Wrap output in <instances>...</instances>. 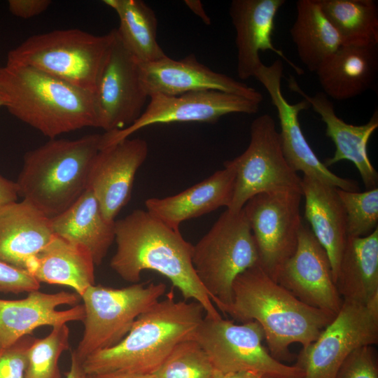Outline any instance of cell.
I'll return each instance as SVG.
<instances>
[{"label":"cell","mask_w":378,"mask_h":378,"mask_svg":"<svg viewBox=\"0 0 378 378\" xmlns=\"http://www.w3.org/2000/svg\"><path fill=\"white\" fill-rule=\"evenodd\" d=\"M116 251L111 268L123 280L136 284L144 270L167 278L185 300L192 299L204 308L205 315L220 314L200 283L192 265L193 245L174 229L150 214L136 209L115 220Z\"/></svg>","instance_id":"obj_1"},{"label":"cell","mask_w":378,"mask_h":378,"mask_svg":"<svg viewBox=\"0 0 378 378\" xmlns=\"http://www.w3.org/2000/svg\"><path fill=\"white\" fill-rule=\"evenodd\" d=\"M215 307L241 323L258 322L270 353L279 361L292 359L290 344L304 348L315 341L336 315L302 302L258 264L236 277L229 304Z\"/></svg>","instance_id":"obj_2"},{"label":"cell","mask_w":378,"mask_h":378,"mask_svg":"<svg viewBox=\"0 0 378 378\" xmlns=\"http://www.w3.org/2000/svg\"><path fill=\"white\" fill-rule=\"evenodd\" d=\"M0 95L12 115L50 139L97 127L93 92L31 66H1Z\"/></svg>","instance_id":"obj_3"},{"label":"cell","mask_w":378,"mask_h":378,"mask_svg":"<svg viewBox=\"0 0 378 378\" xmlns=\"http://www.w3.org/2000/svg\"><path fill=\"white\" fill-rule=\"evenodd\" d=\"M204 313L199 302L176 301L171 291L138 316L118 344L89 356L83 362L85 373L153 374L178 343L193 338Z\"/></svg>","instance_id":"obj_4"},{"label":"cell","mask_w":378,"mask_h":378,"mask_svg":"<svg viewBox=\"0 0 378 378\" xmlns=\"http://www.w3.org/2000/svg\"><path fill=\"white\" fill-rule=\"evenodd\" d=\"M101 141L99 134L53 139L29 150L15 181L18 196L50 218L62 213L87 190Z\"/></svg>","instance_id":"obj_5"},{"label":"cell","mask_w":378,"mask_h":378,"mask_svg":"<svg viewBox=\"0 0 378 378\" xmlns=\"http://www.w3.org/2000/svg\"><path fill=\"white\" fill-rule=\"evenodd\" d=\"M113 37L114 29L101 36L78 29L36 34L10 50L6 64L31 66L94 92Z\"/></svg>","instance_id":"obj_6"},{"label":"cell","mask_w":378,"mask_h":378,"mask_svg":"<svg viewBox=\"0 0 378 378\" xmlns=\"http://www.w3.org/2000/svg\"><path fill=\"white\" fill-rule=\"evenodd\" d=\"M192 265L215 306L229 304L236 277L258 264L248 220L242 209H227L193 245Z\"/></svg>","instance_id":"obj_7"},{"label":"cell","mask_w":378,"mask_h":378,"mask_svg":"<svg viewBox=\"0 0 378 378\" xmlns=\"http://www.w3.org/2000/svg\"><path fill=\"white\" fill-rule=\"evenodd\" d=\"M166 288L163 283H136L121 288L90 286L80 296L85 318L83 337L74 351L78 358L83 362L118 344L138 316L160 300Z\"/></svg>","instance_id":"obj_8"},{"label":"cell","mask_w":378,"mask_h":378,"mask_svg":"<svg viewBox=\"0 0 378 378\" xmlns=\"http://www.w3.org/2000/svg\"><path fill=\"white\" fill-rule=\"evenodd\" d=\"M193 339L220 374L251 370L265 378H303L301 370L277 360L263 346L265 333L255 321L237 324L205 315Z\"/></svg>","instance_id":"obj_9"},{"label":"cell","mask_w":378,"mask_h":378,"mask_svg":"<svg viewBox=\"0 0 378 378\" xmlns=\"http://www.w3.org/2000/svg\"><path fill=\"white\" fill-rule=\"evenodd\" d=\"M228 162L235 172V184L227 209L239 211L249 199L262 192L295 190L302 193L301 178L287 162L275 122L267 113L252 121L248 147Z\"/></svg>","instance_id":"obj_10"},{"label":"cell","mask_w":378,"mask_h":378,"mask_svg":"<svg viewBox=\"0 0 378 378\" xmlns=\"http://www.w3.org/2000/svg\"><path fill=\"white\" fill-rule=\"evenodd\" d=\"M302 197L295 190L262 192L242 208L255 242L258 265L274 280L297 248Z\"/></svg>","instance_id":"obj_11"},{"label":"cell","mask_w":378,"mask_h":378,"mask_svg":"<svg viewBox=\"0 0 378 378\" xmlns=\"http://www.w3.org/2000/svg\"><path fill=\"white\" fill-rule=\"evenodd\" d=\"M149 99L140 117L131 125L102 134L101 148L153 125L190 122L213 124L230 113H256L260 104L240 95L218 90L190 92L178 96L153 94Z\"/></svg>","instance_id":"obj_12"},{"label":"cell","mask_w":378,"mask_h":378,"mask_svg":"<svg viewBox=\"0 0 378 378\" xmlns=\"http://www.w3.org/2000/svg\"><path fill=\"white\" fill-rule=\"evenodd\" d=\"M148 98L141 82L139 62L115 29L93 92L97 127L108 132L131 125L143 113Z\"/></svg>","instance_id":"obj_13"},{"label":"cell","mask_w":378,"mask_h":378,"mask_svg":"<svg viewBox=\"0 0 378 378\" xmlns=\"http://www.w3.org/2000/svg\"><path fill=\"white\" fill-rule=\"evenodd\" d=\"M377 342L378 316L364 304L343 300L333 320L302 349L294 365L302 371L303 378H335L354 350Z\"/></svg>","instance_id":"obj_14"},{"label":"cell","mask_w":378,"mask_h":378,"mask_svg":"<svg viewBox=\"0 0 378 378\" xmlns=\"http://www.w3.org/2000/svg\"><path fill=\"white\" fill-rule=\"evenodd\" d=\"M284 66L281 59L270 66L262 64L254 77L265 88L276 108L281 130L279 132L284 155L292 167L304 175L335 188L351 192L359 191L356 181L340 177L332 173L316 156L307 141L299 121V114L310 105L305 99L290 104L281 91Z\"/></svg>","instance_id":"obj_15"},{"label":"cell","mask_w":378,"mask_h":378,"mask_svg":"<svg viewBox=\"0 0 378 378\" xmlns=\"http://www.w3.org/2000/svg\"><path fill=\"white\" fill-rule=\"evenodd\" d=\"M274 281L311 307L335 314L342 307L343 300L334 281L328 254L303 223L295 251Z\"/></svg>","instance_id":"obj_16"},{"label":"cell","mask_w":378,"mask_h":378,"mask_svg":"<svg viewBox=\"0 0 378 378\" xmlns=\"http://www.w3.org/2000/svg\"><path fill=\"white\" fill-rule=\"evenodd\" d=\"M140 78L148 97L153 94L178 96L204 90H218L258 102L261 93L232 77L216 72L200 63L194 54L174 59L168 56L160 60L139 62Z\"/></svg>","instance_id":"obj_17"},{"label":"cell","mask_w":378,"mask_h":378,"mask_svg":"<svg viewBox=\"0 0 378 378\" xmlns=\"http://www.w3.org/2000/svg\"><path fill=\"white\" fill-rule=\"evenodd\" d=\"M148 153L144 139L129 137L101 148L95 155L88 188L96 197L107 220L115 221L129 202L135 175Z\"/></svg>","instance_id":"obj_18"},{"label":"cell","mask_w":378,"mask_h":378,"mask_svg":"<svg viewBox=\"0 0 378 378\" xmlns=\"http://www.w3.org/2000/svg\"><path fill=\"white\" fill-rule=\"evenodd\" d=\"M80 299L76 293H46L39 290L28 293L24 299H0V348L31 335L41 326L83 321L84 307L77 304Z\"/></svg>","instance_id":"obj_19"},{"label":"cell","mask_w":378,"mask_h":378,"mask_svg":"<svg viewBox=\"0 0 378 378\" xmlns=\"http://www.w3.org/2000/svg\"><path fill=\"white\" fill-rule=\"evenodd\" d=\"M285 2V0L232 1L229 13L236 31L237 71L241 80L254 77L255 72L263 64L260 51L273 52L298 75L304 74L272 42L276 16Z\"/></svg>","instance_id":"obj_20"},{"label":"cell","mask_w":378,"mask_h":378,"mask_svg":"<svg viewBox=\"0 0 378 378\" xmlns=\"http://www.w3.org/2000/svg\"><path fill=\"white\" fill-rule=\"evenodd\" d=\"M288 88L307 101L326 125V135L334 143L335 150L323 164L328 168L340 161H350L358 169L367 190L377 188L378 173L368 154V143L378 128V111L375 110L365 124L355 125L346 122L336 114L333 103L323 92L310 96L304 92L293 76L288 79Z\"/></svg>","instance_id":"obj_21"},{"label":"cell","mask_w":378,"mask_h":378,"mask_svg":"<svg viewBox=\"0 0 378 378\" xmlns=\"http://www.w3.org/2000/svg\"><path fill=\"white\" fill-rule=\"evenodd\" d=\"M235 172L228 160L224 168L174 195L148 198L145 202L150 214L167 225L179 229L181 223L225 206L232 200Z\"/></svg>","instance_id":"obj_22"},{"label":"cell","mask_w":378,"mask_h":378,"mask_svg":"<svg viewBox=\"0 0 378 378\" xmlns=\"http://www.w3.org/2000/svg\"><path fill=\"white\" fill-rule=\"evenodd\" d=\"M55 235L50 218L22 200L0 207V260L26 270ZM27 271V270H26Z\"/></svg>","instance_id":"obj_23"},{"label":"cell","mask_w":378,"mask_h":378,"mask_svg":"<svg viewBox=\"0 0 378 378\" xmlns=\"http://www.w3.org/2000/svg\"><path fill=\"white\" fill-rule=\"evenodd\" d=\"M315 73L328 98L344 101L356 97L375 86L378 46H341Z\"/></svg>","instance_id":"obj_24"},{"label":"cell","mask_w":378,"mask_h":378,"mask_svg":"<svg viewBox=\"0 0 378 378\" xmlns=\"http://www.w3.org/2000/svg\"><path fill=\"white\" fill-rule=\"evenodd\" d=\"M336 188L306 176L301 178L304 218L328 254L334 281L348 238L346 214Z\"/></svg>","instance_id":"obj_25"},{"label":"cell","mask_w":378,"mask_h":378,"mask_svg":"<svg viewBox=\"0 0 378 378\" xmlns=\"http://www.w3.org/2000/svg\"><path fill=\"white\" fill-rule=\"evenodd\" d=\"M94 265L85 248L55 234L26 270L40 284L71 287L80 297L94 284Z\"/></svg>","instance_id":"obj_26"},{"label":"cell","mask_w":378,"mask_h":378,"mask_svg":"<svg viewBox=\"0 0 378 378\" xmlns=\"http://www.w3.org/2000/svg\"><path fill=\"white\" fill-rule=\"evenodd\" d=\"M50 223L55 234L85 248L95 265L102 262L115 241V221L105 218L89 188Z\"/></svg>","instance_id":"obj_27"},{"label":"cell","mask_w":378,"mask_h":378,"mask_svg":"<svg viewBox=\"0 0 378 378\" xmlns=\"http://www.w3.org/2000/svg\"><path fill=\"white\" fill-rule=\"evenodd\" d=\"M335 283L343 300L360 304L378 293V228L365 237L347 238Z\"/></svg>","instance_id":"obj_28"},{"label":"cell","mask_w":378,"mask_h":378,"mask_svg":"<svg viewBox=\"0 0 378 378\" xmlns=\"http://www.w3.org/2000/svg\"><path fill=\"white\" fill-rule=\"evenodd\" d=\"M290 34L301 62L315 72L342 45L341 38L323 13L318 0H298Z\"/></svg>","instance_id":"obj_29"},{"label":"cell","mask_w":378,"mask_h":378,"mask_svg":"<svg viewBox=\"0 0 378 378\" xmlns=\"http://www.w3.org/2000/svg\"><path fill=\"white\" fill-rule=\"evenodd\" d=\"M118 15V37L140 63L153 62L167 55L157 40L158 20L151 8L141 0H104Z\"/></svg>","instance_id":"obj_30"},{"label":"cell","mask_w":378,"mask_h":378,"mask_svg":"<svg viewBox=\"0 0 378 378\" xmlns=\"http://www.w3.org/2000/svg\"><path fill=\"white\" fill-rule=\"evenodd\" d=\"M342 46H378V4L374 0H318Z\"/></svg>","instance_id":"obj_31"},{"label":"cell","mask_w":378,"mask_h":378,"mask_svg":"<svg viewBox=\"0 0 378 378\" xmlns=\"http://www.w3.org/2000/svg\"><path fill=\"white\" fill-rule=\"evenodd\" d=\"M69 348L66 324L52 327L45 337L34 338L27 351L24 378H61L59 360Z\"/></svg>","instance_id":"obj_32"},{"label":"cell","mask_w":378,"mask_h":378,"mask_svg":"<svg viewBox=\"0 0 378 378\" xmlns=\"http://www.w3.org/2000/svg\"><path fill=\"white\" fill-rule=\"evenodd\" d=\"M153 374L155 378H218L221 375L193 338L178 343Z\"/></svg>","instance_id":"obj_33"},{"label":"cell","mask_w":378,"mask_h":378,"mask_svg":"<svg viewBox=\"0 0 378 378\" xmlns=\"http://www.w3.org/2000/svg\"><path fill=\"white\" fill-rule=\"evenodd\" d=\"M336 190L346 214L347 237H365L378 228V188L364 192Z\"/></svg>","instance_id":"obj_34"},{"label":"cell","mask_w":378,"mask_h":378,"mask_svg":"<svg viewBox=\"0 0 378 378\" xmlns=\"http://www.w3.org/2000/svg\"><path fill=\"white\" fill-rule=\"evenodd\" d=\"M335 378H378L372 346H363L354 350L340 365Z\"/></svg>","instance_id":"obj_35"},{"label":"cell","mask_w":378,"mask_h":378,"mask_svg":"<svg viewBox=\"0 0 378 378\" xmlns=\"http://www.w3.org/2000/svg\"><path fill=\"white\" fill-rule=\"evenodd\" d=\"M34 339L27 335L8 347L0 348V378H24L27 351Z\"/></svg>","instance_id":"obj_36"},{"label":"cell","mask_w":378,"mask_h":378,"mask_svg":"<svg viewBox=\"0 0 378 378\" xmlns=\"http://www.w3.org/2000/svg\"><path fill=\"white\" fill-rule=\"evenodd\" d=\"M40 287L41 284L27 271L0 260V293H29Z\"/></svg>","instance_id":"obj_37"},{"label":"cell","mask_w":378,"mask_h":378,"mask_svg":"<svg viewBox=\"0 0 378 378\" xmlns=\"http://www.w3.org/2000/svg\"><path fill=\"white\" fill-rule=\"evenodd\" d=\"M51 4L50 0H9L8 6L14 16L29 19L46 11Z\"/></svg>","instance_id":"obj_38"},{"label":"cell","mask_w":378,"mask_h":378,"mask_svg":"<svg viewBox=\"0 0 378 378\" xmlns=\"http://www.w3.org/2000/svg\"><path fill=\"white\" fill-rule=\"evenodd\" d=\"M18 198L15 182L12 181L0 174V207Z\"/></svg>","instance_id":"obj_39"},{"label":"cell","mask_w":378,"mask_h":378,"mask_svg":"<svg viewBox=\"0 0 378 378\" xmlns=\"http://www.w3.org/2000/svg\"><path fill=\"white\" fill-rule=\"evenodd\" d=\"M86 378H155V377L153 374L113 371V372H106L87 374Z\"/></svg>","instance_id":"obj_40"},{"label":"cell","mask_w":378,"mask_h":378,"mask_svg":"<svg viewBox=\"0 0 378 378\" xmlns=\"http://www.w3.org/2000/svg\"><path fill=\"white\" fill-rule=\"evenodd\" d=\"M83 362L78 358L74 351L71 356V366L70 370L67 372L66 378H86Z\"/></svg>","instance_id":"obj_41"},{"label":"cell","mask_w":378,"mask_h":378,"mask_svg":"<svg viewBox=\"0 0 378 378\" xmlns=\"http://www.w3.org/2000/svg\"><path fill=\"white\" fill-rule=\"evenodd\" d=\"M184 3L193 13H195L202 20L204 24L207 25L211 24V19L205 12L203 5L200 1L185 0Z\"/></svg>","instance_id":"obj_42"},{"label":"cell","mask_w":378,"mask_h":378,"mask_svg":"<svg viewBox=\"0 0 378 378\" xmlns=\"http://www.w3.org/2000/svg\"><path fill=\"white\" fill-rule=\"evenodd\" d=\"M218 378H265L261 373L251 370L230 372L220 375Z\"/></svg>","instance_id":"obj_43"},{"label":"cell","mask_w":378,"mask_h":378,"mask_svg":"<svg viewBox=\"0 0 378 378\" xmlns=\"http://www.w3.org/2000/svg\"><path fill=\"white\" fill-rule=\"evenodd\" d=\"M1 66L0 65V71H1ZM0 106H4V104H3V101L1 97V95H0Z\"/></svg>","instance_id":"obj_44"}]
</instances>
